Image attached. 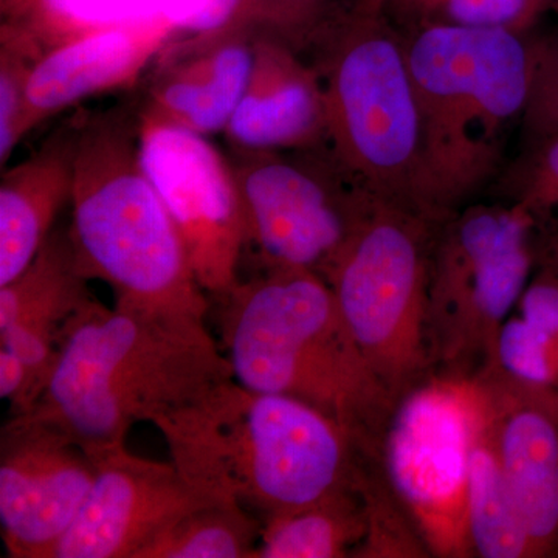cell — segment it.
Listing matches in <instances>:
<instances>
[{"label": "cell", "instance_id": "6da1fadb", "mask_svg": "<svg viewBox=\"0 0 558 558\" xmlns=\"http://www.w3.org/2000/svg\"><path fill=\"white\" fill-rule=\"evenodd\" d=\"M229 379L205 317L95 300L65 333L38 402L20 416L60 429L95 457L126 446L140 422L154 425Z\"/></svg>", "mask_w": 558, "mask_h": 558}, {"label": "cell", "instance_id": "7a4b0ae2", "mask_svg": "<svg viewBox=\"0 0 558 558\" xmlns=\"http://www.w3.org/2000/svg\"><path fill=\"white\" fill-rule=\"evenodd\" d=\"M154 425L191 486L260 520L354 483L362 464V447L336 418L234 379Z\"/></svg>", "mask_w": 558, "mask_h": 558}, {"label": "cell", "instance_id": "3957f363", "mask_svg": "<svg viewBox=\"0 0 558 558\" xmlns=\"http://www.w3.org/2000/svg\"><path fill=\"white\" fill-rule=\"evenodd\" d=\"M216 300L234 380L301 400L377 449L396 399L363 357L322 275L259 271Z\"/></svg>", "mask_w": 558, "mask_h": 558}, {"label": "cell", "instance_id": "277c9868", "mask_svg": "<svg viewBox=\"0 0 558 558\" xmlns=\"http://www.w3.org/2000/svg\"><path fill=\"white\" fill-rule=\"evenodd\" d=\"M422 131L425 196L438 223L492 179L524 116L534 40L502 28L417 24L405 40Z\"/></svg>", "mask_w": 558, "mask_h": 558}, {"label": "cell", "instance_id": "5b68a950", "mask_svg": "<svg viewBox=\"0 0 558 558\" xmlns=\"http://www.w3.org/2000/svg\"><path fill=\"white\" fill-rule=\"evenodd\" d=\"M70 241L86 278L119 303L207 318L209 304L178 226L143 170L138 116L116 108L72 128Z\"/></svg>", "mask_w": 558, "mask_h": 558}, {"label": "cell", "instance_id": "8992f818", "mask_svg": "<svg viewBox=\"0 0 558 558\" xmlns=\"http://www.w3.org/2000/svg\"><path fill=\"white\" fill-rule=\"evenodd\" d=\"M322 53L317 70L333 159L377 199L433 220L405 39L392 31L385 13L355 7L354 16L330 36Z\"/></svg>", "mask_w": 558, "mask_h": 558}, {"label": "cell", "instance_id": "52a82bcc", "mask_svg": "<svg viewBox=\"0 0 558 558\" xmlns=\"http://www.w3.org/2000/svg\"><path fill=\"white\" fill-rule=\"evenodd\" d=\"M439 227L374 199L323 277L363 357L396 400L433 373L428 288Z\"/></svg>", "mask_w": 558, "mask_h": 558}, {"label": "cell", "instance_id": "ba28073f", "mask_svg": "<svg viewBox=\"0 0 558 558\" xmlns=\"http://www.w3.org/2000/svg\"><path fill=\"white\" fill-rule=\"evenodd\" d=\"M535 218L515 201L472 205L440 223L429 266L433 371L476 377L494 366L499 330L534 267Z\"/></svg>", "mask_w": 558, "mask_h": 558}, {"label": "cell", "instance_id": "9c48e42d", "mask_svg": "<svg viewBox=\"0 0 558 558\" xmlns=\"http://www.w3.org/2000/svg\"><path fill=\"white\" fill-rule=\"evenodd\" d=\"M486 407L478 377L433 371L396 400L381 433L377 461L429 557H475L470 459Z\"/></svg>", "mask_w": 558, "mask_h": 558}, {"label": "cell", "instance_id": "30bf717a", "mask_svg": "<svg viewBox=\"0 0 558 558\" xmlns=\"http://www.w3.org/2000/svg\"><path fill=\"white\" fill-rule=\"evenodd\" d=\"M244 219L245 253L259 271L326 270L344 247L373 194L329 148L231 150Z\"/></svg>", "mask_w": 558, "mask_h": 558}, {"label": "cell", "instance_id": "8fae6325", "mask_svg": "<svg viewBox=\"0 0 558 558\" xmlns=\"http://www.w3.org/2000/svg\"><path fill=\"white\" fill-rule=\"evenodd\" d=\"M143 170L174 219L191 267L208 295L240 281L244 219L230 157L205 135L138 116Z\"/></svg>", "mask_w": 558, "mask_h": 558}, {"label": "cell", "instance_id": "7c38bea8", "mask_svg": "<svg viewBox=\"0 0 558 558\" xmlns=\"http://www.w3.org/2000/svg\"><path fill=\"white\" fill-rule=\"evenodd\" d=\"M94 458L60 429L11 416L0 436V526L9 556L50 558L94 486Z\"/></svg>", "mask_w": 558, "mask_h": 558}, {"label": "cell", "instance_id": "4fadbf2b", "mask_svg": "<svg viewBox=\"0 0 558 558\" xmlns=\"http://www.w3.org/2000/svg\"><path fill=\"white\" fill-rule=\"evenodd\" d=\"M94 486L50 558H138L165 529L211 501L174 462L153 461L126 446L95 454Z\"/></svg>", "mask_w": 558, "mask_h": 558}, {"label": "cell", "instance_id": "5bb4252c", "mask_svg": "<svg viewBox=\"0 0 558 558\" xmlns=\"http://www.w3.org/2000/svg\"><path fill=\"white\" fill-rule=\"evenodd\" d=\"M492 435L535 556L558 553V388L523 384L497 368L478 374Z\"/></svg>", "mask_w": 558, "mask_h": 558}, {"label": "cell", "instance_id": "9a60e30c", "mask_svg": "<svg viewBox=\"0 0 558 558\" xmlns=\"http://www.w3.org/2000/svg\"><path fill=\"white\" fill-rule=\"evenodd\" d=\"M95 300L69 230L51 231L35 259L13 281L0 286L2 348L14 352L28 374L20 414L38 402L65 333Z\"/></svg>", "mask_w": 558, "mask_h": 558}, {"label": "cell", "instance_id": "2e32d148", "mask_svg": "<svg viewBox=\"0 0 558 558\" xmlns=\"http://www.w3.org/2000/svg\"><path fill=\"white\" fill-rule=\"evenodd\" d=\"M175 28L168 17H150L95 28L44 50L28 83L32 130L92 95L132 86Z\"/></svg>", "mask_w": 558, "mask_h": 558}, {"label": "cell", "instance_id": "e0dca14e", "mask_svg": "<svg viewBox=\"0 0 558 558\" xmlns=\"http://www.w3.org/2000/svg\"><path fill=\"white\" fill-rule=\"evenodd\" d=\"M223 135L231 150L328 148V109L317 68L282 44L255 40L247 89Z\"/></svg>", "mask_w": 558, "mask_h": 558}, {"label": "cell", "instance_id": "ac0fdd59", "mask_svg": "<svg viewBox=\"0 0 558 558\" xmlns=\"http://www.w3.org/2000/svg\"><path fill=\"white\" fill-rule=\"evenodd\" d=\"M255 40L227 38L189 50L154 83L142 116L197 134L226 132L247 89Z\"/></svg>", "mask_w": 558, "mask_h": 558}, {"label": "cell", "instance_id": "d6986e66", "mask_svg": "<svg viewBox=\"0 0 558 558\" xmlns=\"http://www.w3.org/2000/svg\"><path fill=\"white\" fill-rule=\"evenodd\" d=\"M73 185L72 130L10 168L0 182V286L13 281L49 240Z\"/></svg>", "mask_w": 558, "mask_h": 558}, {"label": "cell", "instance_id": "ffe728a7", "mask_svg": "<svg viewBox=\"0 0 558 558\" xmlns=\"http://www.w3.org/2000/svg\"><path fill=\"white\" fill-rule=\"evenodd\" d=\"M260 521L263 527L255 558L357 557L368 532L359 478L310 505L274 513Z\"/></svg>", "mask_w": 558, "mask_h": 558}, {"label": "cell", "instance_id": "44dd1931", "mask_svg": "<svg viewBox=\"0 0 558 558\" xmlns=\"http://www.w3.org/2000/svg\"><path fill=\"white\" fill-rule=\"evenodd\" d=\"M468 517L475 556L537 557L499 464L492 435L488 402L470 459Z\"/></svg>", "mask_w": 558, "mask_h": 558}, {"label": "cell", "instance_id": "7402d4cb", "mask_svg": "<svg viewBox=\"0 0 558 558\" xmlns=\"http://www.w3.org/2000/svg\"><path fill=\"white\" fill-rule=\"evenodd\" d=\"M260 527L252 510L211 499L165 529L138 558H255Z\"/></svg>", "mask_w": 558, "mask_h": 558}, {"label": "cell", "instance_id": "603a6c76", "mask_svg": "<svg viewBox=\"0 0 558 558\" xmlns=\"http://www.w3.org/2000/svg\"><path fill=\"white\" fill-rule=\"evenodd\" d=\"M44 47L25 28L3 25L0 32V165L9 163L22 138L32 131L28 83Z\"/></svg>", "mask_w": 558, "mask_h": 558}, {"label": "cell", "instance_id": "cb8c5ba5", "mask_svg": "<svg viewBox=\"0 0 558 558\" xmlns=\"http://www.w3.org/2000/svg\"><path fill=\"white\" fill-rule=\"evenodd\" d=\"M396 5L409 10L417 24L502 28L526 35L553 10V0H400Z\"/></svg>", "mask_w": 558, "mask_h": 558}, {"label": "cell", "instance_id": "d4e9b609", "mask_svg": "<svg viewBox=\"0 0 558 558\" xmlns=\"http://www.w3.org/2000/svg\"><path fill=\"white\" fill-rule=\"evenodd\" d=\"M517 201L535 216L558 209V134L535 140L517 172Z\"/></svg>", "mask_w": 558, "mask_h": 558}, {"label": "cell", "instance_id": "484cf974", "mask_svg": "<svg viewBox=\"0 0 558 558\" xmlns=\"http://www.w3.org/2000/svg\"><path fill=\"white\" fill-rule=\"evenodd\" d=\"M534 57V80L523 120L532 140H537L558 134V68L539 57L535 44Z\"/></svg>", "mask_w": 558, "mask_h": 558}, {"label": "cell", "instance_id": "4316f807", "mask_svg": "<svg viewBox=\"0 0 558 558\" xmlns=\"http://www.w3.org/2000/svg\"><path fill=\"white\" fill-rule=\"evenodd\" d=\"M28 374L24 362L14 352L0 348V398L9 400L11 416H16L24 407Z\"/></svg>", "mask_w": 558, "mask_h": 558}, {"label": "cell", "instance_id": "83f0119b", "mask_svg": "<svg viewBox=\"0 0 558 558\" xmlns=\"http://www.w3.org/2000/svg\"><path fill=\"white\" fill-rule=\"evenodd\" d=\"M534 44L535 50H537L539 57L558 68V36H553V38L535 39Z\"/></svg>", "mask_w": 558, "mask_h": 558}, {"label": "cell", "instance_id": "f1b7e54d", "mask_svg": "<svg viewBox=\"0 0 558 558\" xmlns=\"http://www.w3.org/2000/svg\"><path fill=\"white\" fill-rule=\"evenodd\" d=\"M400 0H357V9L373 11V13H387Z\"/></svg>", "mask_w": 558, "mask_h": 558}, {"label": "cell", "instance_id": "f546056e", "mask_svg": "<svg viewBox=\"0 0 558 558\" xmlns=\"http://www.w3.org/2000/svg\"><path fill=\"white\" fill-rule=\"evenodd\" d=\"M281 2H286V3H303V2H307V0H281Z\"/></svg>", "mask_w": 558, "mask_h": 558}, {"label": "cell", "instance_id": "4dcf8cb0", "mask_svg": "<svg viewBox=\"0 0 558 558\" xmlns=\"http://www.w3.org/2000/svg\"><path fill=\"white\" fill-rule=\"evenodd\" d=\"M553 10L558 11V0H553Z\"/></svg>", "mask_w": 558, "mask_h": 558}, {"label": "cell", "instance_id": "1f68e13d", "mask_svg": "<svg viewBox=\"0 0 558 558\" xmlns=\"http://www.w3.org/2000/svg\"><path fill=\"white\" fill-rule=\"evenodd\" d=\"M14 2H16V7H20L25 2V0H14Z\"/></svg>", "mask_w": 558, "mask_h": 558}]
</instances>
